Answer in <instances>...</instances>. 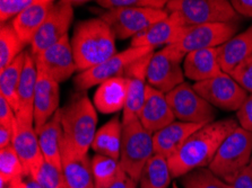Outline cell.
Listing matches in <instances>:
<instances>
[{
	"label": "cell",
	"mask_w": 252,
	"mask_h": 188,
	"mask_svg": "<svg viewBox=\"0 0 252 188\" xmlns=\"http://www.w3.org/2000/svg\"><path fill=\"white\" fill-rule=\"evenodd\" d=\"M94 188H96V187H94Z\"/></svg>",
	"instance_id": "47"
},
{
	"label": "cell",
	"mask_w": 252,
	"mask_h": 188,
	"mask_svg": "<svg viewBox=\"0 0 252 188\" xmlns=\"http://www.w3.org/2000/svg\"><path fill=\"white\" fill-rule=\"evenodd\" d=\"M15 123H16V112L13 106L2 96H0V125L14 130Z\"/></svg>",
	"instance_id": "40"
},
{
	"label": "cell",
	"mask_w": 252,
	"mask_h": 188,
	"mask_svg": "<svg viewBox=\"0 0 252 188\" xmlns=\"http://www.w3.org/2000/svg\"><path fill=\"white\" fill-rule=\"evenodd\" d=\"M37 72L34 94V129L39 132L42 126L60 109V83L39 69Z\"/></svg>",
	"instance_id": "18"
},
{
	"label": "cell",
	"mask_w": 252,
	"mask_h": 188,
	"mask_svg": "<svg viewBox=\"0 0 252 188\" xmlns=\"http://www.w3.org/2000/svg\"><path fill=\"white\" fill-rule=\"evenodd\" d=\"M202 126L205 125L180 121L171 123L170 125L153 134L155 155H159L166 159L171 158L185 144V142Z\"/></svg>",
	"instance_id": "22"
},
{
	"label": "cell",
	"mask_w": 252,
	"mask_h": 188,
	"mask_svg": "<svg viewBox=\"0 0 252 188\" xmlns=\"http://www.w3.org/2000/svg\"><path fill=\"white\" fill-rule=\"evenodd\" d=\"M166 99L175 120L180 122L206 125L216 117L215 107L205 101L188 82L181 83L166 94Z\"/></svg>",
	"instance_id": "10"
},
{
	"label": "cell",
	"mask_w": 252,
	"mask_h": 188,
	"mask_svg": "<svg viewBox=\"0 0 252 188\" xmlns=\"http://www.w3.org/2000/svg\"><path fill=\"white\" fill-rule=\"evenodd\" d=\"M138 121L152 134L175 122L174 114L167 103L166 94L147 86L146 97L141 107Z\"/></svg>",
	"instance_id": "19"
},
{
	"label": "cell",
	"mask_w": 252,
	"mask_h": 188,
	"mask_svg": "<svg viewBox=\"0 0 252 188\" xmlns=\"http://www.w3.org/2000/svg\"><path fill=\"white\" fill-rule=\"evenodd\" d=\"M154 52L135 61L128 67L122 77L129 80L127 102L122 110V124L138 120L141 107L144 105L147 89V68Z\"/></svg>",
	"instance_id": "15"
},
{
	"label": "cell",
	"mask_w": 252,
	"mask_h": 188,
	"mask_svg": "<svg viewBox=\"0 0 252 188\" xmlns=\"http://www.w3.org/2000/svg\"><path fill=\"white\" fill-rule=\"evenodd\" d=\"M230 76L247 93L252 94V55L242 61Z\"/></svg>",
	"instance_id": "38"
},
{
	"label": "cell",
	"mask_w": 252,
	"mask_h": 188,
	"mask_svg": "<svg viewBox=\"0 0 252 188\" xmlns=\"http://www.w3.org/2000/svg\"><path fill=\"white\" fill-rule=\"evenodd\" d=\"M180 183L183 188H232L230 184L209 170V168H200L182 176Z\"/></svg>",
	"instance_id": "33"
},
{
	"label": "cell",
	"mask_w": 252,
	"mask_h": 188,
	"mask_svg": "<svg viewBox=\"0 0 252 188\" xmlns=\"http://www.w3.org/2000/svg\"><path fill=\"white\" fill-rule=\"evenodd\" d=\"M231 3L240 16L252 17V0H232Z\"/></svg>",
	"instance_id": "42"
},
{
	"label": "cell",
	"mask_w": 252,
	"mask_h": 188,
	"mask_svg": "<svg viewBox=\"0 0 252 188\" xmlns=\"http://www.w3.org/2000/svg\"><path fill=\"white\" fill-rule=\"evenodd\" d=\"M40 148L44 160L57 168H61V148L64 139L63 129L61 124L60 109L42 126L37 132Z\"/></svg>",
	"instance_id": "26"
},
{
	"label": "cell",
	"mask_w": 252,
	"mask_h": 188,
	"mask_svg": "<svg viewBox=\"0 0 252 188\" xmlns=\"http://www.w3.org/2000/svg\"><path fill=\"white\" fill-rule=\"evenodd\" d=\"M189 28L182 24L180 17L177 14L171 13L165 19L155 23L139 35L131 40L132 48H151L155 49L161 45L178 43Z\"/></svg>",
	"instance_id": "17"
},
{
	"label": "cell",
	"mask_w": 252,
	"mask_h": 188,
	"mask_svg": "<svg viewBox=\"0 0 252 188\" xmlns=\"http://www.w3.org/2000/svg\"><path fill=\"white\" fill-rule=\"evenodd\" d=\"M251 158L252 132L239 126L225 137L208 168L217 177L230 184L240 171L249 166Z\"/></svg>",
	"instance_id": "5"
},
{
	"label": "cell",
	"mask_w": 252,
	"mask_h": 188,
	"mask_svg": "<svg viewBox=\"0 0 252 188\" xmlns=\"http://www.w3.org/2000/svg\"><path fill=\"white\" fill-rule=\"evenodd\" d=\"M61 168L69 188L95 187L89 155H78L64 139L61 148Z\"/></svg>",
	"instance_id": "20"
},
{
	"label": "cell",
	"mask_w": 252,
	"mask_h": 188,
	"mask_svg": "<svg viewBox=\"0 0 252 188\" xmlns=\"http://www.w3.org/2000/svg\"><path fill=\"white\" fill-rule=\"evenodd\" d=\"M64 140L82 156L89 155L96 134L97 114L85 91H77L60 108Z\"/></svg>",
	"instance_id": "3"
},
{
	"label": "cell",
	"mask_w": 252,
	"mask_h": 188,
	"mask_svg": "<svg viewBox=\"0 0 252 188\" xmlns=\"http://www.w3.org/2000/svg\"><path fill=\"white\" fill-rule=\"evenodd\" d=\"M25 47L11 23L2 24L0 27V71L13 63L24 52Z\"/></svg>",
	"instance_id": "32"
},
{
	"label": "cell",
	"mask_w": 252,
	"mask_h": 188,
	"mask_svg": "<svg viewBox=\"0 0 252 188\" xmlns=\"http://www.w3.org/2000/svg\"><path fill=\"white\" fill-rule=\"evenodd\" d=\"M96 3L104 10L118 8L165 9L166 0H98Z\"/></svg>",
	"instance_id": "36"
},
{
	"label": "cell",
	"mask_w": 252,
	"mask_h": 188,
	"mask_svg": "<svg viewBox=\"0 0 252 188\" xmlns=\"http://www.w3.org/2000/svg\"><path fill=\"white\" fill-rule=\"evenodd\" d=\"M171 179L172 175L167 159L159 155H154L145 166L138 184L140 188H167Z\"/></svg>",
	"instance_id": "30"
},
{
	"label": "cell",
	"mask_w": 252,
	"mask_h": 188,
	"mask_svg": "<svg viewBox=\"0 0 252 188\" xmlns=\"http://www.w3.org/2000/svg\"><path fill=\"white\" fill-rule=\"evenodd\" d=\"M236 128H239V122L228 117L214 121L194 132L167 159L172 178H181L193 170L209 167L225 137Z\"/></svg>",
	"instance_id": "1"
},
{
	"label": "cell",
	"mask_w": 252,
	"mask_h": 188,
	"mask_svg": "<svg viewBox=\"0 0 252 188\" xmlns=\"http://www.w3.org/2000/svg\"><path fill=\"white\" fill-rule=\"evenodd\" d=\"M167 16L165 9L156 8H118L98 13V17L109 25L117 40L133 38Z\"/></svg>",
	"instance_id": "7"
},
{
	"label": "cell",
	"mask_w": 252,
	"mask_h": 188,
	"mask_svg": "<svg viewBox=\"0 0 252 188\" xmlns=\"http://www.w3.org/2000/svg\"><path fill=\"white\" fill-rule=\"evenodd\" d=\"M183 72L190 80L201 82L223 74L219 52L216 49H204L192 51L183 60Z\"/></svg>",
	"instance_id": "23"
},
{
	"label": "cell",
	"mask_w": 252,
	"mask_h": 188,
	"mask_svg": "<svg viewBox=\"0 0 252 188\" xmlns=\"http://www.w3.org/2000/svg\"><path fill=\"white\" fill-rule=\"evenodd\" d=\"M53 3L55 1L52 0H35L29 8L10 22L25 45H31L32 43L34 36L47 18Z\"/></svg>",
	"instance_id": "25"
},
{
	"label": "cell",
	"mask_w": 252,
	"mask_h": 188,
	"mask_svg": "<svg viewBox=\"0 0 252 188\" xmlns=\"http://www.w3.org/2000/svg\"><path fill=\"white\" fill-rule=\"evenodd\" d=\"M154 52L151 48H128L125 51L118 52L109 60L101 64H97L89 70L79 72L74 78V85L77 91H86L94 86H100L101 83L110 79L122 77L128 67L135 61Z\"/></svg>",
	"instance_id": "8"
},
{
	"label": "cell",
	"mask_w": 252,
	"mask_h": 188,
	"mask_svg": "<svg viewBox=\"0 0 252 188\" xmlns=\"http://www.w3.org/2000/svg\"><path fill=\"white\" fill-rule=\"evenodd\" d=\"M122 125L119 161L126 174L138 183L145 166L155 155L153 134L138 120Z\"/></svg>",
	"instance_id": "6"
},
{
	"label": "cell",
	"mask_w": 252,
	"mask_h": 188,
	"mask_svg": "<svg viewBox=\"0 0 252 188\" xmlns=\"http://www.w3.org/2000/svg\"><path fill=\"white\" fill-rule=\"evenodd\" d=\"M36 67L55 81H66L78 71L69 35L34 56Z\"/></svg>",
	"instance_id": "14"
},
{
	"label": "cell",
	"mask_w": 252,
	"mask_h": 188,
	"mask_svg": "<svg viewBox=\"0 0 252 188\" xmlns=\"http://www.w3.org/2000/svg\"><path fill=\"white\" fill-rule=\"evenodd\" d=\"M129 80L117 77L101 83L95 91L93 104L102 114H114L124 110L127 102Z\"/></svg>",
	"instance_id": "24"
},
{
	"label": "cell",
	"mask_w": 252,
	"mask_h": 188,
	"mask_svg": "<svg viewBox=\"0 0 252 188\" xmlns=\"http://www.w3.org/2000/svg\"><path fill=\"white\" fill-rule=\"evenodd\" d=\"M25 63V51L10 63L8 67L0 71V96L8 102L15 112L18 106V86Z\"/></svg>",
	"instance_id": "29"
},
{
	"label": "cell",
	"mask_w": 252,
	"mask_h": 188,
	"mask_svg": "<svg viewBox=\"0 0 252 188\" xmlns=\"http://www.w3.org/2000/svg\"><path fill=\"white\" fill-rule=\"evenodd\" d=\"M192 86L212 106L230 112H238L249 96L230 75L225 72L213 79L194 82Z\"/></svg>",
	"instance_id": "12"
},
{
	"label": "cell",
	"mask_w": 252,
	"mask_h": 188,
	"mask_svg": "<svg viewBox=\"0 0 252 188\" xmlns=\"http://www.w3.org/2000/svg\"><path fill=\"white\" fill-rule=\"evenodd\" d=\"M137 186H138V183H137L136 180H133L131 177H129V176L125 172L116 183L112 184V185L108 188H138Z\"/></svg>",
	"instance_id": "44"
},
{
	"label": "cell",
	"mask_w": 252,
	"mask_h": 188,
	"mask_svg": "<svg viewBox=\"0 0 252 188\" xmlns=\"http://www.w3.org/2000/svg\"><path fill=\"white\" fill-rule=\"evenodd\" d=\"M70 41L79 72L101 64L118 53L116 36L100 17L77 23Z\"/></svg>",
	"instance_id": "2"
},
{
	"label": "cell",
	"mask_w": 252,
	"mask_h": 188,
	"mask_svg": "<svg viewBox=\"0 0 252 188\" xmlns=\"http://www.w3.org/2000/svg\"><path fill=\"white\" fill-rule=\"evenodd\" d=\"M14 130L0 125V149L10 147L13 143Z\"/></svg>",
	"instance_id": "43"
},
{
	"label": "cell",
	"mask_w": 252,
	"mask_h": 188,
	"mask_svg": "<svg viewBox=\"0 0 252 188\" xmlns=\"http://www.w3.org/2000/svg\"><path fill=\"white\" fill-rule=\"evenodd\" d=\"M20 188H44V187L42 186L41 184L37 183L36 180L25 177L24 179H23V182L21 183Z\"/></svg>",
	"instance_id": "45"
},
{
	"label": "cell",
	"mask_w": 252,
	"mask_h": 188,
	"mask_svg": "<svg viewBox=\"0 0 252 188\" xmlns=\"http://www.w3.org/2000/svg\"><path fill=\"white\" fill-rule=\"evenodd\" d=\"M11 147L20 157L23 167H24L25 177H35L45 160L42 155L39 135L34 129V125L16 120Z\"/></svg>",
	"instance_id": "16"
},
{
	"label": "cell",
	"mask_w": 252,
	"mask_h": 188,
	"mask_svg": "<svg viewBox=\"0 0 252 188\" xmlns=\"http://www.w3.org/2000/svg\"><path fill=\"white\" fill-rule=\"evenodd\" d=\"M37 67L31 51H25V63L18 86L16 120L34 125V94L37 81Z\"/></svg>",
	"instance_id": "21"
},
{
	"label": "cell",
	"mask_w": 252,
	"mask_h": 188,
	"mask_svg": "<svg viewBox=\"0 0 252 188\" xmlns=\"http://www.w3.org/2000/svg\"><path fill=\"white\" fill-rule=\"evenodd\" d=\"M32 179L36 180L44 188H69L63 170L47 162V161H44L39 172Z\"/></svg>",
	"instance_id": "35"
},
{
	"label": "cell",
	"mask_w": 252,
	"mask_h": 188,
	"mask_svg": "<svg viewBox=\"0 0 252 188\" xmlns=\"http://www.w3.org/2000/svg\"><path fill=\"white\" fill-rule=\"evenodd\" d=\"M251 164H252V158H251Z\"/></svg>",
	"instance_id": "46"
},
{
	"label": "cell",
	"mask_w": 252,
	"mask_h": 188,
	"mask_svg": "<svg viewBox=\"0 0 252 188\" xmlns=\"http://www.w3.org/2000/svg\"><path fill=\"white\" fill-rule=\"evenodd\" d=\"M35 0H1L0 1V21L6 24L10 18L17 17Z\"/></svg>",
	"instance_id": "37"
},
{
	"label": "cell",
	"mask_w": 252,
	"mask_h": 188,
	"mask_svg": "<svg viewBox=\"0 0 252 188\" xmlns=\"http://www.w3.org/2000/svg\"><path fill=\"white\" fill-rule=\"evenodd\" d=\"M0 178L5 180L25 178L22 161L11 145L5 149H0Z\"/></svg>",
	"instance_id": "34"
},
{
	"label": "cell",
	"mask_w": 252,
	"mask_h": 188,
	"mask_svg": "<svg viewBox=\"0 0 252 188\" xmlns=\"http://www.w3.org/2000/svg\"><path fill=\"white\" fill-rule=\"evenodd\" d=\"M239 27V23H217L194 26L187 30L178 43L172 45L185 55L197 50L216 49L234 37Z\"/></svg>",
	"instance_id": "13"
},
{
	"label": "cell",
	"mask_w": 252,
	"mask_h": 188,
	"mask_svg": "<svg viewBox=\"0 0 252 188\" xmlns=\"http://www.w3.org/2000/svg\"><path fill=\"white\" fill-rule=\"evenodd\" d=\"M236 118L242 129L252 132V94L248 96L246 102L236 112Z\"/></svg>",
	"instance_id": "39"
},
{
	"label": "cell",
	"mask_w": 252,
	"mask_h": 188,
	"mask_svg": "<svg viewBox=\"0 0 252 188\" xmlns=\"http://www.w3.org/2000/svg\"><path fill=\"white\" fill-rule=\"evenodd\" d=\"M186 55L173 45L154 52L147 68V83L155 89L169 94L185 82V72L181 63Z\"/></svg>",
	"instance_id": "9"
},
{
	"label": "cell",
	"mask_w": 252,
	"mask_h": 188,
	"mask_svg": "<svg viewBox=\"0 0 252 188\" xmlns=\"http://www.w3.org/2000/svg\"><path fill=\"white\" fill-rule=\"evenodd\" d=\"M71 1L61 0L53 3L52 8L49 11L43 24L37 30L31 43V53L36 56L49 49L52 45L58 43L64 36L69 35L68 30L74 21V8Z\"/></svg>",
	"instance_id": "11"
},
{
	"label": "cell",
	"mask_w": 252,
	"mask_h": 188,
	"mask_svg": "<svg viewBox=\"0 0 252 188\" xmlns=\"http://www.w3.org/2000/svg\"><path fill=\"white\" fill-rule=\"evenodd\" d=\"M122 121L119 115L112 117L106 124H104L96 131L92 149L96 155L106 156L110 158L120 159L121 139H122Z\"/></svg>",
	"instance_id": "28"
},
{
	"label": "cell",
	"mask_w": 252,
	"mask_h": 188,
	"mask_svg": "<svg viewBox=\"0 0 252 188\" xmlns=\"http://www.w3.org/2000/svg\"><path fill=\"white\" fill-rule=\"evenodd\" d=\"M223 72L230 75L234 69L252 55V26L217 48Z\"/></svg>",
	"instance_id": "27"
},
{
	"label": "cell",
	"mask_w": 252,
	"mask_h": 188,
	"mask_svg": "<svg viewBox=\"0 0 252 188\" xmlns=\"http://www.w3.org/2000/svg\"><path fill=\"white\" fill-rule=\"evenodd\" d=\"M92 172L96 188L110 187L125 174L119 160L101 155L92 159Z\"/></svg>",
	"instance_id": "31"
},
{
	"label": "cell",
	"mask_w": 252,
	"mask_h": 188,
	"mask_svg": "<svg viewBox=\"0 0 252 188\" xmlns=\"http://www.w3.org/2000/svg\"><path fill=\"white\" fill-rule=\"evenodd\" d=\"M232 188H252V164L239 172L230 183Z\"/></svg>",
	"instance_id": "41"
},
{
	"label": "cell",
	"mask_w": 252,
	"mask_h": 188,
	"mask_svg": "<svg viewBox=\"0 0 252 188\" xmlns=\"http://www.w3.org/2000/svg\"><path fill=\"white\" fill-rule=\"evenodd\" d=\"M165 10L177 14L188 28L217 23H239L241 19L227 0H170Z\"/></svg>",
	"instance_id": "4"
}]
</instances>
